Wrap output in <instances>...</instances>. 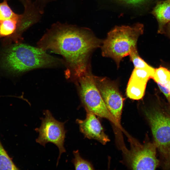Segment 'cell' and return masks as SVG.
<instances>
[{
  "instance_id": "obj_19",
  "label": "cell",
  "mask_w": 170,
  "mask_h": 170,
  "mask_svg": "<svg viewBox=\"0 0 170 170\" xmlns=\"http://www.w3.org/2000/svg\"><path fill=\"white\" fill-rule=\"evenodd\" d=\"M161 91L164 94L170 103V91L168 88L164 85L157 83Z\"/></svg>"
},
{
  "instance_id": "obj_6",
  "label": "cell",
  "mask_w": 170,
  "mask_h": 170,
  "mask_svg": "<svg viewBox=\"0 0 170 170\" xmlns=\"http://www.w3.org/2000/svg\"><path fill=\"white\" fill-rule=\"evenodd\" d=\"M43 114L45 116L41 118L42 123L40 127L35 129L39 133L36 141L44 147L46 143L49 142L57 146L59 150L57 166L61 154L66 152L64 146L66 133L64 128L65 122H62L57 120L48 110H44Z\"/></svg>"
},
{
  "instance_id": "obj_10",
  "label": "cell",
  "mask_w": 170,
  "mask_h": 170,
  "mask_svg": "<svg viewBox=\"0 0 170 170\" xmlns=\"http://www.w3.org/2000/svg\"><path fill=\"white\" fill-rule=\"evenodd\" d=\"M151 13L158 21V32L161 33H163L165 25L170 22V0L158 2L153 8Z\"/></svg>"
},
{
  "instance_id": "obj_15",
  "label": "cell",
  "mask_w": 170,
  "mask_h": 170,
  "mask_svg": "<svg viewBox=\"0 0 170 170\" xmlns=\"http://www.w3.org/2000/svg\"><path fill=\"white\" fill-rule=\"evenodd\" d=\"M152 79L157 83L165 84L170 81V71L165 67H160L155 69Z\"/></svg>"
},
{
  "instance_id": "obj_16",
  "label": "cell",
  "mask_w": 170,
  "mask_h": 170,
  "mask_svg": "<svg viewBox=\"0 0 170 170\" xmlns=\"http://www.w3.org/2000/svg\"><path fill=\"white\" fill-rule=\"evenodd\" d=\"M22 16L15 13L11 9L7 3V0H4L0 3V21L3 20Z\"/></svg>"
},
{
  "instance_id": "obj_14",
  "label": "cell",
  "mask_w": 170,
  "mask_h": 170,
  "mask_svg": "<svg viewBox=\"0 0 170 170\" xmlns=\"http://www.w3.org/2000/svg\"><path fill=\"white\" fill-rule=\"evenodd\" d=\"M75 158L72 161L76 170L94 169L92 164L88 161L84 159L80 156L78 150L73 151Z\"/></svg>"
},
{
  "instance_id": "obj_21",
  "label": "cell",
  "mask_w": 170,
  "mask_h": 170,
  "mask_svg": "<svg viewBox=\"0 0 170 170\" xmlns=\"http://www.w3.org/2000/svg\"><path fill=\"white\" fill-rule=\"evenodd\" d=\"M47 0H40V1H41V2L42 3H43V4L44 5H45V3L47 2ZM43 4H42V6H43Z\"/></svg>"
},
{
  "instance_id": "obj_12",
  "label": "cell",
  "mask_w": 170,
  "mask_h": 170,
  "mask_svg": "<svg viewBox=\"0 0 170 170\" xmlns=\"http://www.w3.org/2000/svg\"><path fill=\"white\" fill-rule=\"evenodd\" d=\"M23 17L6 19L0 21V38L10 37L14 34L20 19Z\"/></svg>"
},
{
  "instance_id": "obj_5",
  "label": "cell",
  "mask_w": 170,
  "mask_h": 170,
  "mask_svg": "<svg viewBox=\"0 0 170 170\" xmlns=\"http://www.w3.org/2000/svg\"><path fill=\"white\" fill-rule=\"evenodd\" d=\"M145 115L150 124L156 148L165 167H170V117L156 108L145 110Z\"/></svg>"
},
{
  "instance_id": "obj_3",
  "label": "cell",
  "mask_w": 170,
  "mask_h": 170,
  "mask_svg": "<svg viewBox=\"0 0 170 170\" xmlns=\"http://www.w3.org/2000/svg\"><path fill=\"white\" fill-rule=\"evenodd\" d=\"M143 31L144 26L139 23L133 26H116L108 32L102 42V56L112 59L118 67L122 59L137 48L138 39Z\"/></svg>"
},
{
  "instance_id": "obj_18",
  "label": "cell",
  "mask_w": 170,
  "mask_h": 170,
  "mask_svg": "<svg viewBox=\"0 0 170 170\" xmlns=\"http://www.w3.org/2000/svg\"><path fill=\"white\" fill-rule=\"evenodd\" d=\"M121 2L133 6H139L144 4L150 0H117Z\"/></svg>"
},
{
  "instance_id": "obj_20",
  "label": "cell",
  "mask_w": 170,
  "mask_h": 170,
  "mask_svg": "<svg viewBox=\"0 0 170 170\" xmlns=\"http://www.w3.org/2000/svg\"><path fill=\"white\" fill-rule=\"evenodd\" d=\"M162 85H164L167 87L170 91V81L165 84Z\"/></svg>"
},
{
  "instance_id": "obj_22",
  "label": "cell",
  "mask_w": 170,
  "mask_h": 170,
  "mask_svg": "<svg viewBox=\"0 0 170 170\" xmlns=\"http://www.w3.org/2000/svg\"><path fill=\"white\" fill-rule=\"evenodd\" d=\"M168 31H169V35L170 37V24H169V26Z\"/></svg>"
},
{
  "instance_id": "obj_13",
  "label": "cell",
  "mask_w": 170,
  "mask_h": 170,
  "mask_svg": "<svg viewBox=\"0 0 170 170\" xmlns=\"http://www.w3.org/2000/svg\"><path fill=\"white\" fill-rule=\"evenodd\" d=\"M0 141V170H17Z\"/></svg>"
},
{
  "instance_id": "obj_4",
  "label": "cell",
  "mask_w": 170,
  "mask_h": 170,
  "mask_svg": "<svg viewBox=\"0 0 170 170\" xmlns=\"http://www.w3.org/2000/svg\"><path fill=\"white\" fill-rule=\"evenodd\" d=\"M75 82L77 86L82 105L86 111L106 118L116 126L122 128L106 107L90 70L81 76Z\"/></svg>"
},
{
  "instance_id": "obj_2",
  "label": "cell",
  "mask_w": 170,
  "mask_h": 170,
  "mask_svg": "<svg viewBox=\"0 0 170 170\" xmlns=\"http://www.w3.org/2000/svg\"><path fill=\"white\" fill-rule=\"evenodd\" d=\"M63 60L52 56L41 48L18 43L5 49L0 54V67L13 74L36 68L55 67Z\"/></svg>"
},
{
  "instance_id": "obj_11",
  "label": "cell",
  "mask_w": 170,
  "mask_h": 170,
  "mask_svg": "<svg viewBox=\"0 0 170 170\" xmlns=\"http://www.w3.org/2000/svg\"><path fill=\"white\" fill-rule=\"evenodd\" d=\"M147 82L130 76L126 89L127 97L133 100L141 99L144 94Z\"/></svg>"
},
{
  "instance_id": "obj_9",
  "label": "cell",
  "mask_w": 170,
  "mask_h": 170,
  "mask_svg": "<svg viewBox=\"0 0 170 170\" xmlns=\"http://www.w3.org/2000/svg\"><path fill=\"white\" fill-rule=\"evenodd\" d=\"M86 112L85 119L76 120V122L79 125L80 132L85 137L96 140L102 144H105L110 139L105 133L100 121L95 115L88 111Z\"/></svg>"
},
{
  "instance_id": "obj_7",
  "label": "cell",
  "mask_w": 170,
  "mask_h": 170,
  "mask_svg": "<svg viewBox=\"0 0 170 170\" xmlns=\"http://www.w3.org/2000/svg\"><path fill=\"white\" fill-rule=\"evenodd\" d=\"M131 149L126 150V157L133 170H155L159 162L156 156V147L154 142L141 144L131 140Z\"/></svg>"
},
{
  "instance_id": "obj_1",
  "label": "cell",
  "mask_w": 170,
  "mask_h": 170,
  "mask_svg": "<svg viewBox=\"0 0 170 170\" xmlns=\"http://www.w3.org/2000/svg\"><path fill=\"white\" fill-rule=\"evenodd\" d=\"M102 42L88 28L57 22L47 30L37 45L61 55L67 68L66 77L74 82L90 70L91 54Z\"/></svg>"
},
{
  "instance_id": "obj_17",
  "label": "cell",
  "mask_w": 170,
  "mask_h": 170,
  "mask_svg": "<svg viewBox=\"0 0 170 170\" xmlns=\"http://www.w3.org/2000/svg\"><path fill=\"white\" fill-rule=\"evenodd\" d=\"M129 55L130 60L133 63L134 68L149 69L152 68L140 57L138 54L137 48L133 50Z\"/></svg>"
},
{
  "instance_id": "obj_8",
  "label": "cell",
  "mask_w": 170,
  "mask_h": 170,
  "mask_svg": "<svg viewBox=\"0 0 170 170\" xmlns=\"http://www.w3.org/2000/svg\"><path fill=\"white\" fill-rule=\"evenodd\" d=\"M96 85L110 112L121 126L124 98L115 82L106 77L94 76Z\"/></svg>"
}]
</instances>
